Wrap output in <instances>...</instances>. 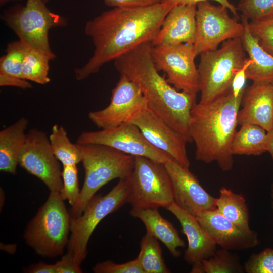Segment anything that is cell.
Here are the masks:
<instances>
[{"label": "cell", "instance_id": "21", "mask_svg": "<svg viewBox=\"0 0 273 273\" xmlns=\"http://www.w3.org/2000/svg\"><path fill=\"white\" fill-rule=\"evenodd\" d=\"M158 209L132 208L130 214L142 222L146 233L161 241L171 254L177 258L181 254L178 248L185 246L184 241L173 225L163 218Z\"/></svg>", "mask_w": 273, "mask_h": 273}, {"label": "cell", "instance_id": "40", "mask_svg": "<svg viewBox=\"0 0 273 273\" xmlns=\"http://www.w3.org/2000/svg\"><path fill=\"white\" fill-rule=\"evenodd\" d=\"M25 271L30 273H57L55 264H50L42 262L31 265Z\"/></svg>", "mask_w": 273, "mask_h": 273}, {"label": "cell", "instance_id": "6", "mask_svg": "<svg viewBox=\"0 0 273 273\" xmlns=\"http://www.w3.org/2000/svg\"><path fill=\"white\" fill-rule=\"evenodd\" d=\"M200 55L198 67L202 103H208L231 90L236 71L246 59L241 38L227 40L220 48Z\"/></svg>", "mask_w": 273, "mask_h": 273}, {"label": "cell", "instance_id": "30", "mask_svg": "<svg viewBox=\"0 0 273 273\" xmlns=\"http://www.w3.org/2000/svg\"><path fill=\"white\" fill-rule=\"evenodd\" d=\"M204 273H242L245 271L238 256L225 249L216 250L211 257L202 260Z\"/></svg>", "mask_w": 273, "mask_h": 273}, {"label": "cell", "instance_id": "37", "mask_svg": "<svg viewBox=\"0 0 273 273\" xmlns=\"http://www.w3.org/2000/svg\"><path fill=\"white\" fill-rule=\"evenodd\" d=\"M105 5L114 8H139L154 5L161 0H103Z\"/></svg>", "mask_w": 273, "mask_h": 273}, {"label": "cell", "instance_id": "8", "mask_svg": "<svg viewBox=\"0 0 273 273\" xmlns=\"http://www.w3.org/2000/svg\"><path fill=\"white\" fill-rule=\"evenodd\" d=\"M2 18L20 41L51 54L54 53L49 44V30L67 24L64 18L51 11L43 0H26L25 5H17L6 11Z\"/></svg>", "mask_w": 273, "mask_h": 273}, {"label": "cell", "instance_id": "24", "mask_svg": "<svg viewBox=\"0 0 273 273\" xmlns=\"http://www.w3.org/2000/svg\"><path fill=\"white\" fill-rule=\"evenodd\" d=\"M26 45L20 40L9 43L6 53L0 59V86L26 89L32 86L24 79L22 62Z\"/></svg>", "mask_w": 273, "mask_h": 273}, {"label": "cell", "instance_id": "7", "mask_svg": "<svg viewBox=\"0 0 273 273\" xmlns=\"http://www.w3.org/2000/svg\"><path fill=\"white\" fill-rule=\"evenodd\" d=\"M128 192L127 179H119L106 195H95L80 216H71V236L67 253L77 264L80 266L86 258L89 240L98 224L127 203Z\"/></svg>", "mask_w": 273, "mask_h": 273}, {"label": "cell", "instance_id": "34", "mask_svg": "<svg viewBox=\"0 0 273 273\" xmlns=\"http://www.w3.org/2000/svg\"><path fill=\"white\" fill-rule=\"evenodd\" d=\"M247 273H273V249L266 248L252 254L245 263Z\"/></svg>", "mask_w": 273, "mask_h": 273}, {"label": "cell", "instance_id": "45", "mask_svg": "<svg viewBox=\"0 0 273 273\" xmlns=\"http://www.w3.org/2000/svg\"><path fill=\"white\" fill-rule=\"evenodd\" d=\"M267 18H273V11L269 15V16L268 17H267L265 19H267Z\"/></svg>", "mask_w": 273, "mask_h": 273}, {"label": "cell", "instance_id": "17", "mask_svg": "<svg viewBox=\"0 0 273 273\" xmlns=\"http://www.w3.org/2000/svg\"><path fill=\"white\" fill-rule=\"evenodd\" d=\"M195 217L221 248L240 251L254 248L259 244L255 231L238 226L225 218L216 208L201 212Z\"/></svg>", "mask_w": 273, "mask_h": 273}, {"label": "cell", "instance_id": "41", "mask_svg": "<svg viewBox=\"0 0 273 273\" xmlns=\"http://www.w3.org/2000/svg\"><path fill=\"white\" fill-rule=\"evenodd\" d=\"M266 150L273 159V129L267 131V133Z\"/></svg>", "mask_w": 273, "mask_h": 273}, {"label": "cell", "instance_id": "11", "mask_svg": "<svg viewBox=\"0 0 273 273\" xmlns=\"http://www.w3.org/2000/svg\"><path fill=\"white\" fill-rule=\"evenodd\" d=\"M79 144H99L133 156H141L165 164L173 160L152 145L139 128L129 123L98 131H83L77 139Z\"/></svg>", "mask_w": 273, "mask_h": 273}, {"label": "cell", "instance_id": "4", "mask_svg": "<svg viewBox=\"0 0 273 273\" xmlns=\"http://www.w3.org/2000/svg\"><path fill=\"white\" fill-rule=\"evenodd\" d=\"M78 144V143H77ZM84 180L80 195L72 207L71 217L80 216L97 191L110 181L129 176L134 166V156L99 144H79Z\"/></svg>", "mask_w": 273, "mask_h": 273}, {"label": "cell", "instance_id": "12", "mask_svg": "<svg viewBox=\"0 0 273 273\" xmlns=\"http://www.w3.org/2000/svg\"><path fill=\"white\" fill-rule=\"evenodd\" d=\"M152 53L157 70L165 73L169 84L179 91L199 92L193 44L152 46Z\"/></svg>", "mask_w": 273, "mask_h": 273}, {"label": "cell", "instance_id": "16", "mask_svg": "<svg viewBox=\"0 0 273 273\" xmlns=\"http://www.w3.org/2000/svg\"><path fill=\"white\" fill-rule=\"evenodd\" d=\"M136 125L154 147L169 155L184 167L190 165L186 140L157 115L148 106L130 122Z\"/></svg>", "mask_w": 273, "mask_h": 273}, {"label": "cell", "instance_id": "33", "mask_svg": "<svg viewBox=\"0 0 273 273\" xmlns=\"http://www.w3.org/2000/svg\"><path fill=\"white\" fill-rule=\"evenodd\" d=\"M248 27L259 45L273 56V18L249 21Z\"/></svg>", "mask_w": 273, "mask_h": 273}, {"label": "cell", "instance_id": "36", "mask_svg": "<svg viewBox=\"0 0 273 273\" xmlns=\"http://www.w3.org/2000/svg\"><path fill=\"white\" fill-rule=\"evenodd\" d=\"M250 63L251 60L249 58H246L243 65L235 74L232 83L231 91L236 98L242 94L246 87V70Z\"/></svg>", "mask_w": 273, "mask_h": 273}, {"label": "cell", "instance_id": "23", "mask_svg": "<svg viewBox=\"0 0 273 273\" xmlns=\"http://www.w3.org/2000/svg\"><path fill=\"white\" fill-rule=\"evenodd\" d=\"M28 121L22 117L0 131V170L15 174L25 142Z\"/></svg>", "mask_w": 273, "mask_h": 273}, {"label": "cell", "instance_id": "38", "mask_svg": "<svg viewBox=\"0 0 273 273\" xmlns=\"http://www.w3.org/2000/svg\"><path fill=\"white\" fill-rule=\"evenodd\" d=\"M57 273H80V266L75 262L74 258L67 253L55 263Z\"/></svg>", "mask_w": 273, "mask_h": 273}, {"label": "cell", "instance_id": "13", "mask_svg": "<svg viewBox=\"0 0 273 273\" xmlns=\"http://www.w3.org/2000/svg\"><path fill=\"white\" fill-rule=\"evenodd\" d=\"M19 165L42 181L50 192H60L62 171L49 137L36 128L30 129L21 150Z\"/></svg>", "mask_w": 273, "mask_h": 273}, {"label": "cell", "instance_id": "26", "mask_svg": "<svg viewBox=\"0 0 273 273\" xmlns=\"http://www.w3.org/2000/svg\"><path fill=\"white\" fill-rule=\"evenodd\" d=\"M216 209L231 222L242 228L250 229L248 209L243 195L222 187L216 198Z\"/></svg>", "mask_w": 273, "mask_h": 273}, {"label": "cell", "instance_id": "20", "mask_svg": "<svg viewBox=\"0 0 273 273\" xmlns=\"http://www.w3.org/2000/svg\"><path fill=\"white\" fill-rule=\"evenodd\" d=\"M166 208L178 220L182 232L187 237L188 246L184 253L187 263L192 265L214 255L217 244L195 216L180 208L174 202Z\"/></svg>", "mask_w": 273, "mask_h": 273}, {"label": "cell", "instance_id": "15", "mask_svg": "<svg viewBox=\"0 0 273 273\" xmlns=\"http://www.w3.org/2000/svg\"><path fill=\"white\" fill-rule=\"evenodd\" d=\"M164 165L171 181L174 202L178 207L195 216L216 208V198L203 188L189 168L173 160Z\"/></svg>", "mask_w": 273, "mask_h": 273}, {"label": "cell", "instance_id": "42", "mask_svg": "<svg viewBox=\"0 0 273 273\" xmlns=\"http://www.w3.org/2000/svg\"><path fill=\"white\" fill-rule=\"evenodd\" d=\"M191 273H204L203 264L201 261L197 262L192 264Z\"/></svg>", "mask_w": 273, "mask_h": 273}, {"label": "cell", "instance_id": "19", "mask_svg": "<svg viewBox=\"0 0 273 273\" xmlns=\"http://www.w3.org/2000/svg\"><path fill=\"white\" fill-rule=\"evenodd\" d=\"M197 5L173 6L165 18L152 46L194 44Z\"/></svg>", "mask_w": 273, "mask_h": 273}, {"label": "cell", "instance_id": "10", "mask_svg": "<svg viewBox=\"0 0 273 273\" xmlns=\"http://www.w3.org/2000/svg\"><path fill=\"white\" fill-rule=\"evenodd\" d=\"M244 32L243 23L230 17L226 7L213 5L208 1L197 4L193 45L197 55L217 49L227 40L241 38Z\"/></svg>", "mask_w": 273, "mask_h": 273}, {"label": "cell", "instance_id": "31", "mask_svg": "<svg viewBox=\"0 0 273 273\" xmlns=\"http://www.w3.org/2000/svg\"><path fill=\"white\" fill-rule=\"evenodd\" d=\"M62 187L60 194L62 198L67 200L73 207L80 195L78 169L76 165L63 166L62 171Z\"/></svg>", "mask_w": 273, "mask_h": 273}, {"label": "cell", "instance_id": "43", "mask_svg": "<svg viewBox=\"0 0 273 273\" xmlns=\"http://www.w3.org/2000/svg\"><path fill=\"white\" fill-rule=\"evenodd\" d=\"M12 1H17V0H0V5L1 6H3L4 4H6L7 3Z\"/></svg>", "mask_w": 273, "mask_h": 273}, {"label": "cell", "instance_id": "32", "mask_svg": "<svg viewBox=\"0 0 273 273\" xmlns=\"http://www.w3.org/2000/svg\"><path fill=\"white\" fill-rule=\"evenodd\" d=\"M237 9L250 21H260L272 12L273 0H239Z\"/></svg>", "mask_w": 273, "mask_h": 273}, {"label": "cell", "instance_id": "44", "mask_svg": "<svg viewBox=\"0 0 273 273\" xmlns=\"http://www.w3.org/2000/svg\"><path fill=\"white\" fill-rule=\"evenodd\" d=\"M271 197L272 198V207L273 208V182L271 186Z\"/></svg>", "mask_w": 273, "mask_h": 273}, {"label": "cell", "instance_id": "39", "mask_svg": "<svg viewBox=\"0 0 273 273\" xmlns=\"http://www.w3.org/2000/svg\"><path fill=\"white\" fill-rule=\"evenodd\" d=\"M207 1H214L218 2L219 4L226 7L237 19H239L237 7L232 4L229 0H161V3L174 6L178 5H197L200 2Z\"/></svg>", "mask_w": 273, "mask_h": 273}, {"label": "cell", "instance_id": "28", "mask_svg": "<svg viewBox=\"0 0 273 273\" xmlns=\"http://www.w3.org/2000/svg\"><path fill=\"white\" fill-rule=\"evenodd\" d=\"M49 139L54 155L63 166L77 165L81 162L82 155L78 144L71 142L63 126L54 124Z\"/></svg>", "mask_w": 273, "mask_h": 273}, {"label": "cell", "instance_id": "9", "mask_svg": "<svg viewBox=\"0 0 273 273\" xmlns=\"http://www.w3.org/2000/svg\"><path fill=\"white\" fill-rule=\"evenodd\" d=\"M134 166L126 178L127 203L132 208H166L174 202L172 184L164 164L134 156Z\"/></svg>", "mask_w": 273, "mask_h": 273}, {"label": "cell", "instance_id": "35", "mask_svg": "<svg viewBox=\"0 0 273 273\" xmlns=\"http://www.w3.org/2000/svg\"><path fill=\"white\" fill-rule=\"evenodd\" d=\"M95 273H144L137 259L116 263L111 260H106L97 263L93 268Z\"/></svg>", "mask_w": 273, "mask_h": 273}, {"label": "cell", "instance_id": "22", "mask_svg": "<svg viewBox=\"0 0 273 273\" xmlns=\"http://www.w3.org/2000/svg\"><path fill=\"white\" fill-rule=\"evenodd\" d=\"M241 20L244 26L242 45L251 60L246 70L247 79L256 83H273V56L264 51L251 35L248 19L241 14Z\"/></svg>", "mask_w": 273, "mask_h": 273}, {"label": "cell", "instance_id": "5", "mask_svg": "<svg viewBox=\"0 0 273 273\" xmlns=\"http://www.w3.org/2000/svg\"><path fill=\"white\" fill-rule=\"evenodd\" d=\"M71 215L59 192H50L46 201L26 226L24 238L38 255L53 258L67 246Z\"/></svg>", "mask_w": 273, "mask_h": 273}, {"label": "cell", "instance_id": "29", "mask_svg": "<svg viewBox=\"0 0 273 273\" xmlns=\"http://www.w3.org/2000/svg\"><path fill=\"white\" fill-rule=\"evenodd\" d=\"M144 273H169L158 240L149 233L142 238L136 258Z\"/></svg>", "mask_w": 273, "mask_h": 273}, {"label": "cell", "instance_id": "3", "mask_svg": "<svg viewBox=\"0 0 273 273\" xmlns=\"http://www.w3.org/2000/svg\"><path fill=\"white\" fill-rule=\"evenodd\" d=\"M244 92L236 98L231 90L213 101L199 102L193 107L190 134L195 144L196 160L205 163L216 162L224 171L232 169L231 146Z\"/></svg>", "mask_w": 273, "mask_h": 273}, {"label": "cell", "instance_id": "1", "mask_svg": "<svg viewBox=\"0 0 273 273\" xmlns=\"http://www.w3.org/2000/svg\"><path fill=\"white\" fill-rule=\"evenodd\" d=\"M173 7L160 3L145 7L114 8L88 21L85 32L91 37L95 50L87 63L75 70L76 80H84L105 63L152 43Z\"/></svg>", "mask_w": 273, "mask_h": 273}, {"label": "cell", "instance_id": "46", "mask_svg": "<svg viewBox=\"0 0 273 273\" xmlns=\"http://www.w3.org/2000/svg\"><path fill=\"white\" fill-rule=\"evenodd\" d=\"M49 0H43V1L46 3L47 2H48Z\"/></svg>", "mask_w": 273, "mask_h": 273}, {"label": "cell", "instance_id": "2", "mask_svg": "<svg viewBox=\"0 0 273 273\" xmlns=\"http://www.w3.org/2000/svg\"><path fill=\"white\" fill-rule=\"evenodd\" d=\"M151 43L144 44L114 60L120 75L135 83L148 107L187 142L190 134L191 111L197 93L179 91L158 72L152 53Z\"/></svg>", "mask_w": 273, "mask_h": 273}, {"label": "cell", "instance_id": "27", "mask_svg": "<svg viewBox=\"0 0 273 273\" xmlns=\"http://www.w3.org/2000/svg\"><path fill=\"white\" fill-rule=\"evenodd\" d=\"M56 56L31 48L26 45L22 66V73L24 79L44 85L50 81L49 62Z\"/></svg>", "mask_w": 273, "mask_h": 273}, {"label": "cell", "instance_id": "14", "mask_svg": "<svg viewBox=\"0 0 273 273\" xmlns=\"http://www.w3.org/2000/svg\"><path fill=\"white\" fill-rule=\"evenodd\" d=\"M148 106L139 86L127 77L120 75L112 91L109 104L105 108L88 113L89 120L100 129L129 123Z\"/></svg>", "mask_w": 273, "mask_h": 273}, {"label": "cell", "instance_id": "25", "mask_svg": "<svg viewBox=\"0 0 273 273\" xmlns=\"http://www.w3.org/2000/svg\"><path fill=\"white\" fill-rule=\"evenodd\" d=\"M267 133L256 124L241 125L232 144V154L259 156L267 152Z\"/></svg>", "mask_w": 273, "mask_h": 273}, {"label": "cell", "instance_id": "18", "mask_svg": "<svg viewBox=\"0 0 273 273\" xmlns=\"http://www.w3.org/2000/svg\"><path fill=\"white\" fill-rule=\"evenodd\" d=\"M238 123L253 124L267 132L273 129V83L253 82L245 89Z\"/></svg>", "mask_w": 273, "mask_h": 273}]
</instances>
